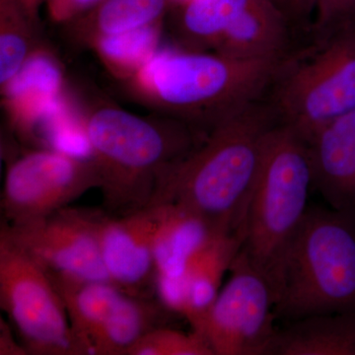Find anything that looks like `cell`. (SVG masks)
I'll list each match as a JSON object with an SVG mask.
<instances>
[{"mask_svg":"<svg viewBox=\"0 0 355 355\" xmlns=\"http://www.w3.org/2000/svg\"><path fill=\"white\" fill-rule=\"evenodd\" d=\"M277 123L270 103L263 100L230 114L173 167L153 205H181L218 234L246 233L248 209L266 139Z\"/></svg>","mask_w":355,"mask_h":355,"instance_id":"obj_1","label":"cell"},{"mask_svg":"<svg viewBox=\"0 0 355 355\" xmlns=\"http://www.w3.org/2000/svg\"><path fill=\"white\" fill-rule=\"evenodd\" d=\"M84 123L103 207L112 216L153 207L173 167L203 140L184 121L146 120L113 106L99 107Z\"/></svg>","mask_w":355,"mask_h":355,"instance_id":"obj_2","label":"cell"},{"mask_svg":"<svg viewBox=\"0 0 355 355\" xmlns=\"http://www.w3.org/2000/svg\"><path fill=\"white\" fill-rule=\"evenodd\" d=\"M284 60H238L205 51H159L135 73L137 87L170 118L209 128L272 87Z\"/></svg>","mask_w":355,"mask_h":355,"instance_id":"obj_3","label":"cell"},{"mask_svg":"<svg viewBox=\"0 0 355 355\" xmlns=\"http://www.w3.org/2000/svg\"><path fill=\"white\" fill-rule=\"evenodd\" d=\"M273 288L277 320L355 314V207H308Z\"/></svg>","mask_w":355,"mask_h":355,"instance_id":"obj_4","label":"cell"},{"mask_svg":"<svg viewBox=\"0 0 355 355\" xmlns=\"http://www.w3.org/2000/svg\"><path fill=\"white\" fill-rule=\"evenodd\" d=\"M313 187L308 144L277 123L266 139L241 248L252 263L268 275L272 286L284 252L309 207Z\"/></svg>","mask_w":355,"mask_h":355,"instance_id":"obj_5","label":"cell"},{"mask_svg":"<svg viewBox=\"0 0 355 355\" xmlns=\"http://www.w3.org/2000/svg\"><path fill=\"white\" fill-rule=\"evenodd\" d=\"M270 89L268 103L279 123L308 144L324 125L355 109V27L289 55Z\"/></svg>","mask_w":355,"mask_h":355,"instance_id":"obj_6","label":"cell"},{"mask_svg":"<svg viewBox=\"0 0 355 355\" xmlns=\"http://www.w3.org/2000/svg\"><path fill=\"white\" fill-rule=\"evenodd\" d=\"M0 306L28 354L84 355L50 273L2 232Z\"/></svg>","mask_w":355,"mask_h":355,"instance_id":"obj_7","label":"cell"},{"mask_svg":"<svg viewBox=\"0 0 355 355\" xmlns=\"http://www.w3.org/2000/svg\"><path fill=\"white\" fill-rule=\"evenodd\" d=\"M198 335L214 355H268L277 336L275 292L268 275L240 250Z\"/></svg>","mask_w":355,"mask_h":355,"instance_id":"obj_8","label":"cell"},{"mask_svg":"<svg viewBox=\"0 0 355 355\" xmlns=\"http://www.w3.org/2000/svg\"><path fill=\"white\" fill-rule=\"evenodd\" d=\"M93 188H100L91 159L53 149L24 154L7 169L1 195L4 223L23 225L50 216Z\"/></svg>","mask_w":355,"mask_h":355,"instance_id":"obj_9","label":"cell"},{"mask_svg":"<svg viewBox=\"0 0 355 355\" xmlns=\"http://www.w3.org/2000/svg\"><path fill=\"white\" fill-rule=\"evenodd\" d=\"M99 212L67 207L23 225L2 222L0 232L51 275L78 282H111L98 239Z\"/></svg>","mask_w":355,"mask_h":355,"instance_id":"obj_10","label":"cell"},{"mask_svg":"<svg viewBox=\"0 0 355 355\" xmlns=\"http://www.w3.org/2000/svg\"><path fill=\"white\" fill-rule=\"evenodd\" d=\"M157 205L125 216L100 210L98 239L110 282L123 292L139 297L154 293V237Z\"/></svg>","mask_w":355,"mask_h":355,"instance_id":"obj_11","label":"cell"},{"mask_svg":"<svg viewBox=\"0 0 355 355\" xmlns=\"http://www.w3.org/2000/svg\"><path fill=\"white\" fill-rule=\"evenodd\" d=\"M314 188L334 209L355 207V109L308 142Z\"/></svg>","mask_w":355,"mask_h":355,"instance_id":"obj_12","label":"cell"},{"mask_svg":"<svg viewBox=\"0 0 355 355\" xmlns=\"http://www.w3.org/2000/svg\"><path fill=\"white\" fill-rule=\"evenodd\" d=\"M292 27L270 0H253L219 40L214 53L238 60H284Z\"/></svg>","mask_w":355,"mask_h":355,"instance_id":"obj_13","label":"cell"},{"mask_svg":"<svg viewBox=\"0 0 355 355\" xmlns=\"http://www.w3.org/2000/svg\"><path fill=\"white\" fill-rule=\"evenodd\" d=\"M155 205L158 207L153 248L155 280L184 279L193 257L221 234L181 205L173 202Z\"/></svg>","mask_w":355,"mask_h":355,"instance_id":"obj_14","label":"cell"},{"mask_svg":"<svg viewBox=\"0 0 355 355\" xmlns=\"http://www.w3.org/2000/svg\"><path fill=\"white\" fill-rule=\"evenodd\" d=\"M62 72L50 53L34 51L12 80L4 86L7 105L18 127H38L64 100Z\"/></svg>","mask_w":355,"mask_h":355,"instance_id":"obj_15","label":"cell"},{"mask_svg":"<svg viewBox=\"0 0 355 355\" xmlns=\"http://www.w3.org/2000/svg\"><path fill=\"white\" fill-rule=\"evenodd\" d=\"M245 233L221 235L193 257L184 273V319L198 331L218 296L224 273L241 250Z\"/></svg>","mask_w":355,"mask_h":355,"instance_id":"obj_16","label":"cell"},{"mask_svg":"<svg viewBox=\"0 0 355 355\" xmlns=\"http://www.w3.org/2000/svg\"><path fill=\"white\" fill-rule=\"evenodd\" d=\"M268 355H355V314L315 315L277 330Z\"/></svg>","mask_w":355,"mask_h":355,"instance_id":"obj_17","label":"cell"},{"mask_svg":"<svg viewBox=\"0 0 355 355\" xmlns=\"http://www.w3.org/2000/svg\"><path fill=\"white\" fill-rule=\"evenodd\" d=\"M171 314L160 302L125 293L89 345V355H125L140 338L163 326Z\"/></svg>","mask_w":355,"mask_h":355,"instance_id":"obj_18","label":"cell"},{"mask_svg":"<svg viewBox=\"0 0 355 355\" xmlns=\"http://www.w3.org/2000/svg\"><path fill=\"white\" fill-rule=\"evenodd\" d=\"M50 275L64 299L70 324L84 355H89L91 340L125 292L111 282H78Z\"/></svg>","mask_w":355,"mask_h":355,"instance_id":"obj_19","label":"cell"},{"mask_svg":"<svg viewBox=\"0 0 355 355\" xmlns=\"http://www.w3.org/2000/svg\"><path fill=\"white\" fill-rule=\"evenodd\" d=\"M253 0H189L179 6V33L188 51L214 49Z\"/></svg>","mask_w":355,"mask_h":355,"instance_id":"obj_20","label":"cell"},{"mask_svg":"<svg viewBox=\"0 0 355 355\" xmlns=\"http://www.w3.org/2000/svg\"><path fill=\"white\" fill-rule=\"evenodd\" d=\"M170 0H102L90 9L81 25L97 38L159 23Z\"/></svg>","mask_w":355,"mask_h":355,"instance_id":"obj_21","label":"cell"},{"mask_svg":"<svg viewBox=\"0 0 355 355\" xmlns=\"http://www.w3.org/2000/svg\"><path fill=\"white\" fill-rule=\"evenodd\" d=\"M35 21L21 0H0V83L12 80L32 55Z\"/></svg>","mask_w":355,"mask_h":355,"instance_id":"obj_22","label":"cell"},{"mask_svg":"<svg viewBox=\"0 0 355 355\" xmlns=\"http://www.w3.org/2000/svg\"><path fill=\"white\" fill-rule=\"evenodd\" d=\"M158 23L121 34L95 38L96 48L106 64L121 73L137 72L157 51Z\"/></svg>","mask_w":355,"mask_h":355,"instance_id":"obj_23","label":"cell"},{"mask_svg":"<svg viewBox=\"0 0 355 355\" xmlns=\"http://www.w3.org/2000/svg\"><path fill=\"white\" fill-rule=\"evenodd\" d=\"M125 355H214L209 343L196 331L191 333L158 327L128 350Z\"/></svg>","mask_w":355,"mask_h":355,"instance_id":"obj_24","label":"cell"},{"mask_svg":"<svg viewBox=\"0 0 355 355\" xmlns=\"http://www.w3.org/2000/svg\"><path fill=\"white\" fill-rule=\"evenodd\" d=\"M355 27V0H314L310 31L316 40Z\"/></svg>","mask_w":355,"mask_h":355,"instance_id":"obj_25","label":"cell"},{"mask_svg":"<svg viewBox=\"0 0 355 355\" xmlns=\"http://www.w3.org/2000/svg\"><path fill=\"white\" fill-rule=\"evenodd\" d=\"M291 23L292 29H310L314 0H270Z\"/></svg>","mask_w":355,"mask_h":355,"instance_id":"obj_26","label":"cell"},{"mask_svg":"<svg viewBox=\"0 0 355 355\" xmlns=\"http://www.w3.org/2000/svg\"><path fill=\"white\" fill-rule=\"evenodd\" d=\"M51 19L62 22L74 19L84 11L90 10L102 0H44Z\"/></svg>","mask_w":355,"mask_h":355,"instance_id":"obj_27","label":"cell"},{"mask_svg":"<svg viewBox=\"0 0 355 355\" xmlns=\"http://www.w3.org/2000/svg\"><path fill=\"white\" fill-rule=\"evenodd\" d=\"M12 326L1 318L0 321V354L27 355L24 345L16 340L12 334Z\"/></svg>","mask_w":355,"mask_h":355,"instance_id":"obj_28","label":"cell"},{"mask_svg":"<svg viewBox=\"0 0 355 355\" xmlns=\"http://www.w3.org/2000/svg\"><path fill=\"white\" fill-rule=\"evenodd\" d=\"M24 6L26 11L29 14L33 20L36 21L37 14L44 0H21Z\"/></svg>","mask_w":355,"mask_h":355,"instance_id":"obj_29","label":"cell"},{"mask_svg":"<svg viewBox=\"0 0 355 355\" xmlns=\"http://www.w3.org/2000/svg\"><path fill=\"white\" fill-rule=\"evenodd\" d=\"M189 0H170V2L171 3L175 4V6H182V4L186 3V2H188Z\"/></svg>","mask_w":355,"mask_h":355,"instance_id":"obj_30","label":"cell"}]
</instances>
